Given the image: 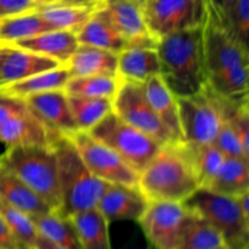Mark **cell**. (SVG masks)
I'll use <instances>...</instances> for the list:
<instances>
[{
    "mask_svg": "<svg viewBox=\"0 0 249 249\" xmlns=\"http://www.w3.org/2000/svg\"><path fill=\"white\" fill-rule=\"evenodd\" d=\"M206 87L229 101L248 99V44L236 38L208 4L202 24Z\"/></svg>",
    "mask_w": 249,
    "mask_h": 249,
    "instance_id": "6da1fadb",
    "label": "cell"
},
{
    "mask_svg": "<svg viewBox=\"0 0 249 249\" xmlns=\"http://www.w3.org/2000/svg\"><path fill=\"white\" fill-rule=\"evenodd\" d=\"M160 75L177 97L190 96L206 87L202 26L168 34L158 40Z\"/></svg>",
    "mask_w": 249,
    "mask_h": 249,
    "instance_id": "7a4b0ae2",
    "label": "cell"
},
{
    "mask_svg": "<svg viewBox=\"0 0 249 249\" xmlns=\"http://www.w3.org/2000/svg\"><path fill=\"white\" fill-rule=\"evenodd\" d=\"M138 187L148 202L184 203L199 189L186 146L182 142L163 145L150 163L139 173Z\"/></svg>",
    "mask_w": 249,
    "mask_h": 249,
    "instance_id": "3957f363",
    "label": "cell"
},
{
    "mask_svg": "<svg viewBox=\"0 0 249 249\" xmlns=\"http://www.w3.org/2000/svg\"><path fill=\"white\" fill-rule=\"evenodd\" d=\"M57 160L61 215L66 218L96 208L107 189V182L92 175L66 135L57 134L51 141Z\"/></svg>",
    "mask_w": 249,
    "mask_h": 249,
    "instance_id": "277c9868",
    "label": "cell"
},
{
    "mask_svg": "<svg viewBox=\"0 0 249 249\" xmlns=\"http://www.w3.org/2000/svg\"><path fill=\"white\" fill-rule=\"evenodd\" d=\"M0 167L24 182L53 212L60 211L57 160L51 143L7 147L0 156Z\"/></svg>",
    "mask_w": 249,
    "mask_h": 249,
    "instance_id": "5b68a950",
    "label": "cell"
},
{
    "mask_svg": "<svg viewBox=\"0 0 249 249\" xmlns=\"http://www.w3.org/2000/svg\"><path fill=\"white\" fill-rule=\"evenodd\" d=\"M229 102L207 87L197 94L178 97L182 143L189 148L213 143L225 119Z\"/></svg>",
    "mask_w": 249,
    "mask_h": 249,
    "instance_id": "8992f818",
    "label": "cell"
},
{
    "mask_svg": "<svg viewBox=\"0 0 249 249\" xmlns=\"http://www.w3.org/2000/svg\"><path fill=\"white\" fill-rule=\"evenodd\" d=\"M184 204L189 211L216 229L228 247L248 249L249 221L241 212L237 197L225 196L199 187Z\"/></svg>",
    "mask_w": 249,
    "mask_h": 249,
    "instance_id": "52a82bcc",
    "label": "cell"
},
{
    "mask_svg": "<svg viewBox=\"0 0 249 249\" xmlns=\"http://www.w3.org/2000/svg\"><path fill=\"white\" fill-rule=\"evenodd\" d=\"M88 133L113 150L138 174L162 147L155 139L124 122L113 111Z\"/></svg>",
    "mask_w": 249,
    "mask_h": 249,
    "instance_id": "ba28073f",
    "label": "cell"
},
{
    "mask_svg": "<svg viewBox=\"0 0 249 249\" xmlns=\"http://www.w3.org/2000/svg\"><path fill=\"white\" fill-rule=\"evenodd\" d=\"M112 111L134 128L147 134L160 145L175 142L173 136L151 107L142 83L122 80L112 99Z\"/></svg>",
    "mask_w": 249,
    "mask_h": 249,
    "instance_id": "9c48e42d",
    "label": "cell"
},
{
    "mask_svg": "<svg viewBox=\"0 0 249 249\" xmlns=\"http://www.w3.org/2000/svg\"><path fill=\"white\" fill-rule=\"evenodd\" d=\"M74 145L88 169L107 184L138 186L139 174L113 150L92 138L88 131L77 130L66 135Z\"/></svg>",
    "mask_w": 249,
    "mask_h": 249,
    "instance_id": "30bf717a",
    "label": "cell"
},
{
    "mask_svg": "<svg viewBox=\"0 0 249 249\" xmlns=\"http://www.w3.org/2000/svg\"><path fill=\"white\" fill-rule=\"evenodd\" d=\"M191 215L184 203L156 201L148 203L138 224L153 249H178Z\"/></svg>",
    "mask_w": 249,
    "mask_h": 249,
    "instance_id": "8fae6325",
    "label": "cell"
},
{
    "mask_svg": "<svg viewBox=\"0 0 249 249\" xmlns=\"http://www.w3.org/2000/svg\"><path fill=\"white\" fill-rule=\"evenodd\" d=\"M208 0H150L143 7L148 29L157 40L203 24Z\"/></svg>",
    "mask_w": 249,
    "mask_h": 249,
    "instance_id": "7c38bea8",
    "label": "cell"
},
{
    "mask_svg": "<svg viewBox=\"0 0 249 249\" xmlns=\"http://www.w3.org/2000/svg\"><path fill=\"white\" fill-rule=\"evenodd\" d=\"M101 9L128 46L156 48L158 40L146 23L143 9L133 0H102Z\"/></svg>",
    "mask_w": 249,
    "mask_h": 249,
    "instance_id": "4fadbf2b",
    "label": "cell"
},
{
    "mask_svg": "<svg viewBox=\"0 0 249 249\" xmlns=\"http://www.w3.org/2000/svg\"><path fill=\"white\" fill-rule=\"evenodd\" d=\"M148 199L138 186L108 184L96 208L109 224L112 221L138 223L148 207Z\"/></svg>",
    "mask_w": 249,
    "mask_h": 249,
    "instance_id": "5bb4252c",
    "label": "cell"
},
{
    "mask_svg": "<svg viewBox=\"0 0 249 249\" xmlns=\"http://www.w3.org/2000/svg\"><path fill=\"white\" fill-rule=\"evenodd\" d=\"M24 102L29 109L55 133L70 135L78 130L71 113L68 95L63 89L48 90L32 95L27 97Z\"/></svg>",
    "mask_w": 249,
    "mask_h": 249,
    "instance_id": "9a60e30c",
    "label": "cell"
},
{
    "mask_svg": "<svg viewBox=\"0 0 249 249\" xmlns=\"http://www.w3.org/2000/svg\"><path fill=\"white\" fill-rule=\"evenodd\" d=\"M60 62L11 44H0V87L53 70Z\"/></svg>",
    "mask_w": 249,
    "mask_h": 249,
    "instance_id": "2e32d148",
    "label": "cell"
},
{
    "mask_svg": "<svg viewBox=\"0 0 249 249\" xmlns=\"http://www.w3.org/2000/svg\"><path fill=\"white\" fill-rule=\"evenodd\" d=\"M57 133L51 130L33 112L24 109L0 125V142L12 146L50 145Z\"/></svg>",
    "mask_w": 249,
    "mask_h": 249,
    "instance_id": "e0dca14e",
    "label": "cell"
},
{
    "mask_svg": "<svg viewBox=\"0 0 249 249\" xmlns=\"http://www.w3.org/2000/svg\"><path fill=\"white\" fill-rule=\"evenodd\" d=\"M142 88L151 107L168 129L175 142H182L178 97L167 87L160 74L145 80Z\"/></svg>",
    "mask_w": 249,
    "mask_h": 249,
    "instance_id": "ac0fdd59",
    "label": "cell"
},
{
    "mask_svg": "<svg viewBox=\"0 0 249 249\" xmlns=\"http://www.w3.org/2000/svg\"><path fill=\"white\" fill-rule=\"evenodd\" d=\"M11 45L45 56L57 61L61 65H66L79 43L74 32L51 29L32 38L12 43Z\"/></svg>",
    "mask_w": 249,
    "mask_h": 249,
    "instance_id": "d6986e66",
    "label": "cell"
},
{
    "mask_svg": "<svg viewBox=\"0 0 249 249\" xmlns=\"http://www.w3.org/2000/svg\"><path fill=\"white\" fill-rule=\"evenodd\" d=\"M160 72L157 48L128 46L118 53L117 75L119 79L143 83Z\"/></svg>",
    "mask_w": 249,
    "mask_h": 249,
    "instance_id": "ffe728a7",
    "label": "cell"
},
{
    "mask_svg": "<svg viewBox=\"0 0 249 249\" xmlns=\"http://www.w3.org/2000/svg\"><path fill=\"white\" fill-rule=\"evenodd\" d=\"M118 53L79 44L66 62L70 77L117 75Z\"/></svg>",
    "mask_w": 249,
    "mask_h": 249,
    "instance_id": "44dd1931",
    "label": "cell"
},
{
    "mask_svg": "<svg viewBox=\"0 0 249 249\" xmlns=\"http://www.w3.org/2000/svg\"><path fill=\"white\" fill-rule=\"evenodd\" d=\"M102 0L89 2H61V4L39 5L36 11L48 22L53 29L77 33L92 16Z\"/></svg>",
    "mask_w": 249,
    "mask_h": 249,
    "instance_id": "7402d4cb",
    "label": "cell"
},
{
    "mask_svg": "<svg viewBox=\"0 0 249 249\" xmlns=\"http://www.w3.org/2000/svg\"><path fill=\"white\" fill-rule=\"evenodd\" d=\"M0 199L9 206L23 212L31 218L53 212V209L32 191L24 182L0 167Z\"/></svg>",
    "mask_w": 249,
    "mask_h": 249,
    "instance_id": "603a6c76",
    "label": "cell"
},
{
    "mask_svg": "<svg viewBox=\"0 0 249 249\" xmlns=\"http://www.w3.org/2000/svg\"><path fill=\"white\" fill-rule=\"evenodd\" d=\"M101 4L92 16L85 22L84 26L75 33L78 43L119 53L128 48V45L104 14Z\"/></svg>",
    "mask_w": 249,
    "mask_h": 249,
    "instance_id": "cb8c5ba5",
    "label": "cell"
},
{
    "mask_svg": "<svg viewBox=\"0 0 249 249\" xmlns=\"http://www.w3.org/2000/svg\"><path fill=\"white\" fill-rule=\"evenodd\" d=\"M70 78L67 67L65 65H61L53 70L31 75L24 79L1 85L0 94L24 101L27 97L32 95L40 94L48 90L63 89Z\"/></svg>",
    "mask_w": 249,
    "mask_h": 249,
    "instance_id": "d4e9b609",
    "label": "cell"
},
{
    "mask_svg": "<svg viewBox=\"0 0 249 249\" xmlns=\"http://www.w3.org/2000/svg\"><path fill=\"white\" fill-rule=\"evenodd\" d=\"M82 249H112L109 223L97 208L71 216Z\"/></svg>",
    "mask_w": 249,
    "mask_h": 249,
    "instance_id": "484cf974",
    "label": "cell"
},
{
    "mask_svg": "<svg viewBox=\"0 0 249 249\" xmlns=\"http://www.w3.org/2000/svg\"><path fill=\"white\" fill-rule=\"evenodd\" d=\"M248 162L245 158L225 157L220 169L204 189L231 197L249 192Z\"/></svg>",
    "mask_w": 249,
    "mask_h": 249,
    "instance_id": "4316f807",
    "label": "cell"
},
{
    "mask_svg": "<svg viewBox=\"0 0 249 249\" xmlns=\"http://www.w3.org/2000/svg\"><path fill=\"white\" fill-rule=\"evenodd\" d=\"M38 11L24 12L0 19V44H12L51 31Z\"/></svg>",
    "mask_w": 249,
    "mask_h": 249,
    "instance_id": "83f0119b",
    "label": "cell"
},
{
    "mask_svg": "<svg viewBox=\"0 0 249 249\" xmlns=\"http://www.w3.org/2000/svg\"><path fill=\"white\" fill-rule=\"evenodd\" d=\"M41 236L65 249H82L72 221L57 212H49L32 218Z\"/></svg>",
    "mask_w": 249,
    "mask_h": 249,
    "instance_id": "f1b7e54d",
    "label": "cell"
},
{
    "mask_svg": "<svg viewBox=\"0 0 249 249\" xmlns=\"http://www.w3.org/2000/svg\"><path fill=\"white\" fill-rule=\"evenodd\" d=\"M68 104L75 126L82 131H89L112 112L111 99L68 96Z\"/></svg>",
    "mask_w": 249,
    "mask_h": 249,
    "instance_id": "f546056e",
    "label": "cell"
},
{
    "mask_svg": "<svg viewBox=\"0 0 249 249\" xmlns=\"http://www.w3.org/2000/svg\"><path fill=\"white\" fill-rule=\"evenodd\" d=\"M118 75H87L71 77L63 87V91L68 96L101 97L113 99L119 87Z\"/></svg>",
    "mask_w": 249,
    "mask_h": 249,
    "instance_id": "4dcf8cb0",
    "label": "cell"
},
{
    "mask_svg": "<svg viewBox=\"0 0 249 249\" xmlns=\"http://www.w3.org/2000/svg\"><path fill=\"white\" fill-rule=\"evenodd\" d=\"M224 246L226 243L221 233L211 224L192 213L178 249H216Z\"/></svg>",
    "mask_w": 249,
    "mask_h": 249,
    "instance_id": "1f68e13d",
    "label": "cell"
},
{
    "mask_svg": "<svg viewBox=\"0 0 249 249\" xmlns=\"http://www.w3.org/2000/svg\"><path fill=\"white\" fill-rule=\"evenodd\" d=\"M0 215L23 249H36L39 232L31 216L0 199Z\"/></svg>",
    "mask_w": 249,
    "mask_h": 249,
    "instance_id": "d6a6232c",
    "label": "cell"
},
{
    "mask_svg": "<svg viewBox=\"0 0 249 249\" xmlns=\"http://www.w3.org/2000/svg\"><path fill=\"white\" fill-rule=\"evenodd\" d=\"M186 148L191 156L199 187H207L220 169L225 156L214 143H208L196 148Z\"/></svg>",
    "mask_w": 249,
    "mask_h": 249,
    "instance_id": "836d02e7",
    "label": "cell"
},
{
    "mask_svg": "<svg viewBox=\"0 0 249 249\" xmlns=\"http://www.w3.org/2000/svg\"><path fill=\"white\" fill-rule=\"evenodd\" d=\"M215 11V10H214ZM221 23L242 43L248 44L249 0H233L224 11L218 12Z\"/></svg>",
    "mask_w": 249,
    "mask_h": 249,
    "instance_id": "e575fe53",
    "label": "cell"
},
{
    "mask_svg": "<svg viewBox=\"0 0 249 249\" xmlns=\"http://www.w3.org/2000/svg\"><path fill=\"white\" fill-rule=\"evenodd\" d=\"M213 143L221 151L225 157L245 158L249 160V156L245 152L237 135L226 119H224Z\"/></svg>",
    "mask_w": 249,
    "mask_h": 249,
    "instance_id": "d590c367",
    "label": "cell"
},
{
    "mask_svg": "<svg viewBox=\"0 0 249 249\" xmlns=\"http://www.w3.org/2000/svg\"><path fill=\"white\" fill-rule=\"evenodd\" d=\"M38 6L33 0H0V19L32 11Z\"/></svg>",
    "mask_w": 249,
    "mask_h": 249,
    "instance_id": "8d00e7d4",
    "label": "cell"
},
{
    "mask_svg": "<svg viewBox=\"0 0 249 249\" xmlns=\"http://www.w3.org/2000/svg\"><path fill=\"white\" fill-rule=\"evenodd\" d=\"M27 108L28 106L23 100L14 99V97L0 94V125L9 118H11L12 116L21 113Z\"/></svg>",
    "mask_w": 249,
    "mask_h": 249,
    "instance_id": "74e56055",
    "label": "cell"
},
{
    "mask_svg": "<svg viewBox=\"0 0 249 249\" xmlns=\"http://www.w3.org/2000/svg\"><path fill=\"white\" fill-rule=\"evenodd\" d=\"M0 249H23L0 215Z\"/></svg>",
    "mask_w": 249,
    "mask_h": 249,
    "instance_id": "f35d334b",
    "label": "cell"
},
{
    "mask_svg": "<svg viewBox=\"0 0 249 249\" xmlns=\"http://www.w3.org/2000/svg\"><path fill=\"white\" fill-rule=\"evenodd\" d=\"M36 249H65V248L60 247V246L56 245V243L51 242L50 240H48V238L44 237V236H41L40 233H39Z\"/></svg>",
    "mask_w": 249,
    "mask_h": 249,
    "instance_id": "ab89813d",
    "label": "cell"
},
{
    "mask_svg": "<svg viewBox=\"0 0 249 249\" xmlns=\"http://www.w3.org/2000/svg\"><path fill=\"white\" fill-rule=\"evenodd\" d=\"M233 0H208V4L213 7L215 11L221 12L232 2Z\"/></svg>",
    "mask_w": 249,
    "mask_h": 249,
    "instance_id": "60d3db41",
    "label": "cell"
},
{
    "mask_svg": "<svg viewBox=\"0 0 249 249\" xmlns=\"http://www.w3.org/2000/svg\"><path fill=\"white\" fill-rule=\"evenodd\" d=\"M38 5H51V4H61V2H89L96 1V0H33Z\"/></svg>",
    "mask_w": 249,
    "mask_h": 249,
    "instance_id": "b9f144b4",
    "label": "cell"
},
{
    "mask_svg": "<svg viewBox=\"0 0 249 249\" xmlns=\"http://www.w3.org/2000/svg\"><path fill=\"white\" fill-rule=\"evenodd\" d=\"M133 1H134V2H136V4L140 5V6L142 7V9H143V7H145V5L147 4V2L150 1V0H133Z\"/></svg>",
    "mask_w": 249,
    "mask_h": 249,
    "instance_id": "7bdbcfd3",
    "label": "cell"
},
{
    "mask_svg": "<svg viewBox=\"0 0 249 249\" xmlns=\"http://www.w3.org/2000/svg\"><path fill=\"white\" fill-rule=\"evenodd\" d=\"M130 249H153L150 245L146 246V247H136V248H130Z\"/></svg>",
    "mask_w": 249,
    "mask_h": 249,
    "instance_id": "ee69618b",
    "label": "cell"
},
{
    "mask_svg": "<svg viewBox=\"0 0 249 249\" xmlns=\"http://www.w3.org/2000/svg\"><path fill=\"white\" fill-rule=\"evenodd\" d=\"M216 249H232V248L228 247V246H224V247H220V248H216Z\"/></svg>",
    "mask_w": 249,
    "mask_h": 249,
    "instance_id": "f6af8a7d",
    "label": "cell"
}]
</instances>
